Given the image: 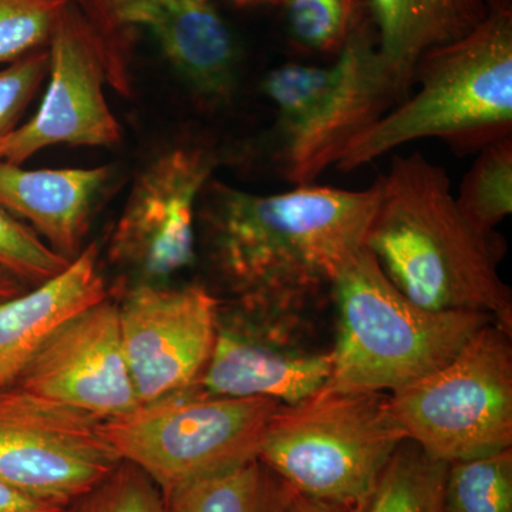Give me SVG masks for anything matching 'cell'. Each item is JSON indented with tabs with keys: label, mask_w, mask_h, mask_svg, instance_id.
I'll return each instance as SVG.
<instances>
[{
	"label": "cell",
	"mask_w": 512,
	"mask_h": 512,
	"mask_svg": "<svg viewBox=\"0 0 512 512\" xmlns=\"http://www.w3.org/2000/svg\"><path fill=\"white\" fill-rule=\"evenodd\" d=\"M379 190L293 185L254 194L211 178L197 235L221 301L247 311L309 315L340 269L365 248Z\"/></svg>",
	"instance_id": "obj_1"
},
{
	"label": "cell",
	"mask_w": 512,
	"mask_h": 512,
	"mask_svg": "<svg viewBox=\"0 0 512 512\" xmlns=\"http://www.w3.org/2000/svg\"><path fill=\"white\" fill-rule=\"evenodd\" d=\"M376 185L365 248L390 282L421 308L484 313L512 330L493 234L461 212L444 168L420 153L396 156Z\"/></svg>",
	"instance_id": "obj_2"
},
{
	"label": "cell",
	"mask_w": 512,
	"mask_h": 512,
	"mask_svg": "<svg viewBox=\"0 0 512 512\" xmlns=\"http://www.w3.org/2000/svg\"><path fill=\"white\" fill-rule=\"evenodd\" d=\"M409 94L346 148L340 171L356 170L426 138L480 147L511 137L512 13L490 6L473 32L421 57Z\"/></svg>",
	"instance_id": "obj_3"
},
{
	"label": "cell",
	"mask_w": 512,
	"mask_h": 512,
	"mask_svg": "<svg viewBox=\"0 0 512 512\" xmlns=\"http://www.w3.org/2000/svg\"><path fill=\"white\" fill-rule=\"evenodd\" d=\"M330 295L338 308V336L322 389L332 392H396L439 369L478 330L495 323L484 313L421 308L390 282L366 248L343 265Z\"/></svg>",
	"instance_id": "obj_4"
},
{
	"label": "cell",
	"mask_w": 512,
	"mask_h": 512,
	"mask_svg": "<svg viewBox=\"0 0 512 512\" xmlns=\"http://www.w3.org/2000/svg\"><path fill=\"white\" fill-rule=\"evenodd\" d=\"M276 111L275 160L292 185L315 184L346 148L409 90L394 76L366 20L330 66L288 63L264 80Z\"/></svg>",
	"instance_id": "obj_5"
},
{
	"label": "cell",
	"mask_w": 512,
	"mask_h": 512,
	"mask_svg": "<svg viewBox=\"0 0 512 512\" xmlns=\"http://www.w3.org/2000/svg\"><path fill=\"white\" fill-rule=\"evenodd\" d=\"M403 440L389 394L320 389L276 410L258 458L295 494L359 505Z\"/></svg>",
	"instance_id": "obj_6"
},
{
	"label": "cell",
	"mask_w": 512,
	"mask_h": 512,
	"mask_svg": "<svg viewBox=\"0 0 512 512\" xmlns=\"http://www.w3.org/2000/svg\"><path fill=\"white\" fill-rule=\"evenodd\" d=\"M281 406L265 397L212 394L195 384L101 421V429L121 460L141 468L165 494L258 458Z\"/></svg>",
	"instance_id": "obj_7"
},
{
	"label": "cell",
	"mask_w": 512,
	"mask_h": 512,
	"mask_svg": "<svg viewBox=\"0 0 512 512\" xmlns=\"http://www.w3.org/2000/svg\"><path fill=\"white\" fill-rule=\"evenodd\" d=\"M404 437L446 463L512 447L511 330L488 323L456 356L389 394Z\"/></svg>",
	"instance_id": "obj_8"
},
{
	"label": "cell",
	"mask_w": 512,
	"mask_h": 512,
	"mask_svg": "<svg viewBox=\"0 0 512 512\" xmlns=\"http://www.w3.org/2000/svg\"><path fill=\"white\" fill-rule=\"evenodd\" d=\"M80 8L99 37L107 84L123 96L133 93L141 33L204 106H225L237 92L238 47L214 0H84Z\"/></svg>",
	"instance_id": "obj_9"
},
{
	"label": "cell",
	"mask_w": 512,
	"mask_h": 512,
	"mask_svg": "<svg viewBox=\"0 0 512 512\" xmlns=\"http://www.w3.org/2000/svg\"><path fill=\"white\" fill-rule=\"evenodd\" d=\"M222 157L207 144H174L138 171L107 254L133 282L168 284L197 259V208Z\"/></svg>",
	"instance_id": "obj_10"
},
{
	"label": "cell",
	"mask_w": 512,
	"mask_h": 512,
	"mask_svg": "<svg viewBox=\"0 0 512 512\" xmlns=\"http://www.w3.org/2000/svg\"><path fill=\"white\" fill-rule=\"evenodd\" d=\"M101 420L13 386L0 392V480L66 507L119 466Z\"/></svg>",
	"instance_id": "obj_11"
},
{
	"label": "cell",
	"mask_w": 512,
	"mask_h": 512,
	"mask_svg": "<svg viewBox=\"0 0 512 512\" xmlns=\"http://www.w3.org/2000/svg\"><path fill=\"white\" fill-rule=\"evenodd\" d=\"M116 302L138 402L195 386L214 348L221 303L210 286L130 282Z\"/></svg>",
	"instance_id": "obj_12"
},
{
	"label": "cell",
	"mask_w": 512,
	"mask_h": 512,
	"mask_svg": "<svg viewBox=\"0 0 512 512\" xmlns=\"http://www.w3.org/2000/svg\"><path fill=\"white\" fill-rule=\"evenodd\" d=\"M309 315L247 311L220 303L215 342L198 386L229 397L282 404L308 399L328 382L332 349L313 346Z\"/></svg>",
	"instance_id": "obj_13"
},
{
	"label": "cell",
	"mask_w": 512,
	"mask_h": 512,
	"mask_svg": "<svg viewBox=\"0 0 512 512\" xmlns=\"http://www.w3.org/2000/svg\"><path fill=\"white\" fill-rule=\"evenodd\" d=\"M47 49L49 87L35 116L0 143V160L6 163L22 165L57 144H120V124L104 94L107 74L99 37L72 0L57 20Z\"/></svg>",
	"instance_id": "obj_14"
},
{
	"label": "cell",
	"mask_w": 512,
	"mask_h": 512,
	"mask_svg": "<svg viewBox=\"0 0 512 512\" xmlns=\"http://www.w3.org/2000/svg\"><path fill=\"white\" fill-rule=\"evenodd\" d=\"M16 387L101 421L136 409L117 302L107 296L62 323Z\"/></svg>",
	"instance_id": "obj_15"
},
{
	"label": "cell",
	"mask_w": 512,
	"mask_h": 512,
	"mask_svg": "<svg viewBox=\"0 0 512 512\" xmlns=\"http://www.w3.org/2000/svg\"><path fill=\"white\" fill-rule=\"evenodd\" d=\"M109 296L97 245L59 275L0 305V392L16 386L46 339L76 313Z\"/></svg>",
	"instance_id": "obj_16"
},
{
	"label": "cell",
	"mask_w": 512,
	"mask_h": 512,
	"mask_svg": "<svg viewBox=\"0 0 512 512\" xmlns=\"http://www.w3.org/2000/svg\"><path fill=\"white\" fill-rule=\"evenodd\" d=\"M111 178L107 165L25 170L0 160V207L26 221L57 254L83 251L94 205Z\"/></svg>",
	"instance_id": "obj_17"
},
{
	"label": "cell",
	"mask_w": 512,
	"mask_h": 512,
	"mask_svg": "<svg viewBox=\"0 0 512 512\" xmlns=\"http://www.w3.org/2000/svg\"><path fill=\"white\" fill-rule=\"evenodd\" d=\"M376 26L377 46L404 89L413 87L421 57L473 32L487 0H366Z\"/></svg>",
	"instance_id": "obj_18"
},
{
	"label": "cell",
	"mask_w": 512,
	"mask_h": 512,
	"mask_svg": "<svg viewBox=\"0 0 512 512\" xmlns=\"http://www.w3.org/2000/svg\"><path fill=\"white\" fill-rule=\"evenodd\" d=\"M168 512H291L293 491L259 458L164 494Z\"/></svg>",
	"instance_id": "obj_19"
},
{
	"label": "cell",
	"mask_w": 512,
	"mask_h": 512,
	"mask_svg": "<svg viewBox=\"0 0 512 512\" xmlns=\"http://www.w3.org/2000/svg\"><path fill=\"white\" fill-rule=\"evenodd\" d=\"M448 463L403 440L356 512H443Z\"/></svg>",
	"instance_id": "obj_20"
},
{
	"label": "cell",
	"mask_w": 512,
	"mask_h": 512,
	"mask_svg": "<svg viewBox=\"0 0 512 512\" xmlns=\"http://www.w3.org/2000/svg\"><path fill=\"white\" fill-rule=\"evenodd\" d=\"M454 195L467 220L485 234H493L512 212L511 137L481 148Z\"/></svg>",
	"instance_id": "obj_21"
},
{
	"label": "cell",
	"mask_w": 512,
	"mask_h": 512,
	"mask_svg": "<svg viewBox=\"0 0 512 512\" xmlns=\"http://www.w3.org/2000/svg\"><path fill=\"white\" fill-rule=\"evenodd\" d=\"M443 512H512V448L448 464Z\"/></svg>",
	"instance_id": "obj_22"
},
{
	"label": "cell",
	"mask_w": 512,
	"mask_h": 512,
	"mask_svg": "<svg viewBox=\"0 0 512 512\" xmlns=\"http://www.w3.org/2000/svg\"><path fill=\"white\" fill-rule=\"evenodd\" d=\"M289 35L303 49L338 55L366 22V0H281Z\"/></svg>",
	"instance_id": "obj_23"
},
{
	"label": "cell",
	"mask_w": 512,
	"mask_h": 512,
	"mask_svg": "<svg viewBox=\"0 0 512 512\" xmlns=\"http://www.w3.org/2000/svg\"><path fill=\"white\" fill-rule=\"evenodd\" d=\"M70 0H0V66L49 46Z\"/></svg>",
	"instance_id": "obj_24"
},
{
	"label": "cell",
	"mask_w": 512,
	"mask_h": 512,
	"mask_svg": "<svg viewBox=\"0 0 512 512\" xmlns=\"http://www.w3.org/2000/svg\"><path fill=\"white\" fill-rule=\"evenodd\" d=\"M60 512H168L165 497L141 468L121 460L109 476Z\"/></svg>",
	"instance_id": "obj_25"
},
{
	"label": "cell",
	"mask_w": 512,
	"mask_h": 512,
	"mask_svg": "<svg viewBox=\"0 0 512 512\" xmlns=\"http://www.w3.org/2000/svg\"><path fill=\"white\" fill-rule=\"evenodd\" d=\"M26 222L0 207V268L28 288L45 284L70 264Z\"/></svg>",
	"instance_id": "obj_26"
},
{
	"label": "cell",
	"mask_w": 512,
	"mask_h": 512,
	"mask_svg": "<svg viewBox=\"0 0 512 512\" xmlns=\"http://www.w3.org/2000/svg\"><path fill=\"white\" fill-rule=\"evenodd\" d=\"M49 62L45 47L0 69V143L19 127L30 101L49 76Z\"/></svg>",
	"instance_id": "obj_27"
},
{
	"label": "cell",
	"mask_w": 512,
	"mask_h": 512,
	"mask_svg": "<svg viewBox=\"0 0 512 512\" xmlns=\"http://www.w3.org/2000/svg\"><path fill=\"white\" fill-rule=\"evenodd\" d=\"M63 508L32 497L0 480V512H60Z\"/></svg>",
	"instance_id": "obj_28"
},
{
	"label": "cell",
	"mask_w": 512,
	"mask_h": 512,
	"mask_svg": "<svg viewBox=\"0 0 512 512\" xmlns=\"http://www.w3.org/2000/svg\"><path fill=\"white\" fill-rule=\"evenodd\" d=\"M357 505L328 503L293 493L291 512H356Z\"/></svg>",
	"instance_id": "obj_29"
},
{
	"label": "cell",
	"mask_w": 512,
	"mask_h": 512,
	"mask_svg": "<svg viewBox=\"0 0 512 512\" xmlns=\"http://www.w3.org/2000/svg\"><path fill=\"white\" fill-rule=\"evenodd\" d=\"M28 286L23 285L19 279L10 275L5 269L0 268V305L9 299L15 298L25 291H28Z\"/></svg>",
	"instance_id": "obj_30"
},
{
	"label": "cell",
	"mask_w": 512,
	"mask_h": 512,
	"mask_svg": "<svg viewBox=\"0 0 512 512\" xmlns=\"http://www.w3.org/2000/svg\"><path fill=\"white\" fill-rule=\"evenodd\" d=\"M232 5L241 9L261 8V6H276L281 0H229Z\"/></svg>",
	"instance_id": "obj_31"
},
{
	"label": "cell",
	"mask_w": 512,
	"mask_h": 512,
	"mask_svg": "<svg viewBox=\"0 0 512 512\" xmlns=\"http://www.w3.org/2000/svg\"><path fill=\"white\" fill-rule=\"evenodd\" d=\"M72 2L77 3V5L82 6L84 0H72Z\"/></svg>",
	"instance_id": "obj_32"
}]
</instances>
